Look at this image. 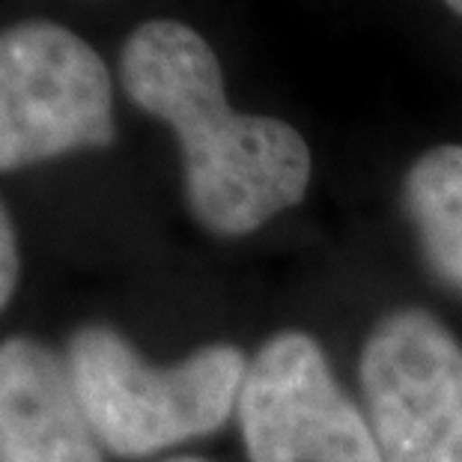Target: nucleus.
<instances>
[{"instance_id": "nucleus-1", "label": "nucleus", "mask_w": 462, "mask_h": 462, "mask_svg": "<svg viewBox=\"0 0 462 462\" xmlns=\"http://www.w3.org/2000/svg\"><path fill=\"white\" fill-rule=\"evenodd\" d=\"M120 81L180 137L185 198L209 233L248 236L301 203L313 171L308 141L274 116L233 111L218 57L194 27L141 24L123 45Z\"/></svg>"}, {"instance_id": "nucleus-2", "label": "nucleus", "mask_w": 462, "mask_h": 462, "mask_svg": "<svg viewBox=\"0 0 462 462\" xmlns=\"http://www.w3.org/2000/svg\"><path fill=\"white\" fill-rule=\"evenodd\" d=\"M66 364L99 445L123 459L152 457L224 427L248 370L245 352L230 343L152 367L107 326L78 328Z\"/></svg>"}, {"instance_id": "nucleus-3", "label": "nucleus", "mask_w": 462, "mask_h": 462, "mask_svg": "<svg viewBox=\"0 0 462 462\" xmlns=\"http://www.w3.org/2000/svg\"><path fill=\"white\" fill-rule=\"evenodd\" d=\"M116 137L111 75L93 45L54 22L0 31V171Z\"/></svg>"}, {"instance_id": "nucleus-4", "label": "nucleus", "mask_w": 462, "mask_h": 462, "mask_svg": "<svg viewBox=\"0 0 462 462\" xmlns=\"http://www.w3.org/2000/svg\"><path fill=\"white\" fill-rule=\"evenodd\" d=\"M367 420L385 462H462V343L420 308L376 322L361 349Z\"/></svg>"}, {"instance_id": "nucleus-5", "label": "nucleus", "mask_w": 462, "mask_h": 462, "mask_svg": "<svg viewBox=\"0 0 462 462\" xmlns=\"http://www.w3.org/2000/svg\"><path fill=\"white\" fill-rule=\"evenodd\" d=\"M236 418L251 462H385L370 420L310 334L281 331L248 361Z\"/></svg>"}, {"instance_id": "nucleus-6", "label": "nucleus", "mask_w": 462, "mask_h": 462, "mask_svg": "<svg viewBox=\"0 0 462 462\" xmlns=\"http://www.w3.org/2000/svg\"><path fill=\"white\" fill-rule=\"evenodd\" d=\"M0 462H105L69 364L31 337L0 343Z\"/></svg>"}, {"instance_id": "nucleus-7", "label": "nucleus", "mask_w": 462, "mask_h": 462, "mask_svg": "<svg viewBox=\"0 0 462 462\" xmlns=\"http://www.w3.org/2000/svg\"><path fill=\"white\" fill-rule=\"evenodd\" d=\"M406 212L432 272L462 292V146L424 152L406 173Z\"/></svg>"}, {"instance_id": "nucleus-8", "label": "nucleus", "mask_w": 462, "mask_h": 462, "mask_svg": "<svg viewBox=\"0 0 462 462\" xmlns=\"http://www.w3.org/2000/svg\"><path fill=\"white\" fill-rule=\"evenodd\" d=\"M18 272H22V260H18V242L13 221H9L6 209L0 206V308L13 299Z\"/></svg>"}, {"instance_id": "nucleus-9", "label": "nucleus", "mask_w": 462, "mask_h": 462, "mask_svg": "<svg viewBox=\"0 0 462 462\" xmlns=\"http://www.w3.org/2000/svg\"><path fill=\"white\" fill-rule=\"evenodd\" d=\"M445 4H448V9H450V13L462 15V0H445Z\"/></svg>"}, {"instance_id": "nucleus-10", "label": "nucleus", "mask_w": 462, "mask_h": 462, "mask_svg": "<svg viewBox=\"0 0 462 462\" xmlns=\"http://www.w3.org/2000/svg\"><path fill=\"white\" fill-rule=\"evenodd\" d=\"M167 462H206V459H191V457H180V459H167Z\"/></svg>"}]
</instances>
